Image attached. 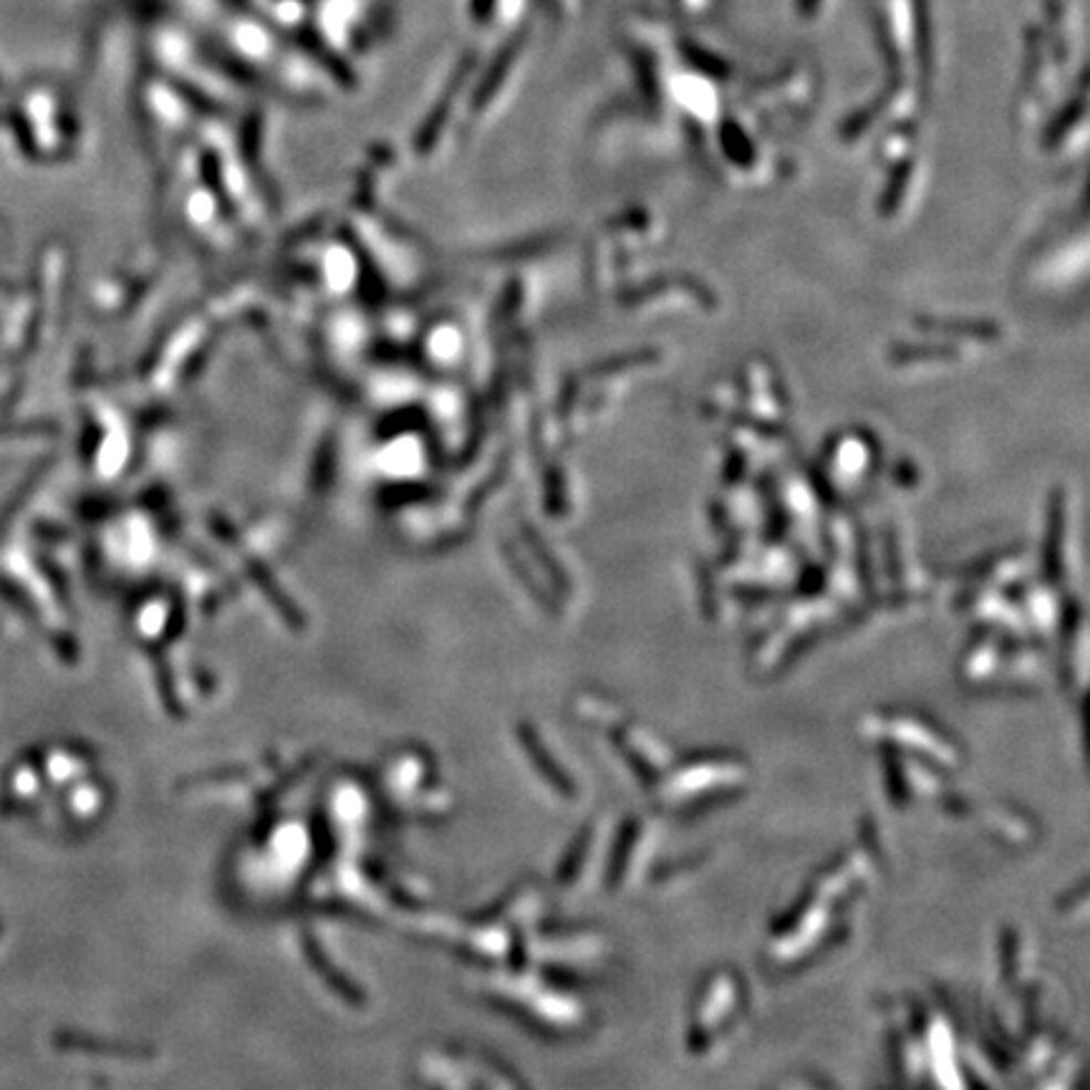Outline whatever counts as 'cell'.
Instances as JSON below:
<instances>
[{
    "label": "cell",
    "mask_w": 1090,
    "mask_h": 1090,
    "mask_svg": "<svg viewBox=\"0 0 1090 1090\" xmlns=\"http://www.w3.org/2000/svg\"><path fill=\"white\" fill-rule=\"evenodd\" d=\"M835 926V904L818 896L813 889L796 906V912L782 918L768 944V957L778 967H792L823 947Z\"/></svg>",
    "instance_id": "3957f363"
},
{
    "label": "cell",
    "mask_w": 1090,
    "mask_h": 1090,
    "mask_svg": "<svg viewBox=\"0 0 1090 1090\" xmlns=\"http://www.w3.org/2000/svg\"><path fill=\"white\" fill-rule=\"evenodd\" d=\"M648 849V831L646 823L639 821V818H629L624 823V831H621L614 855H611V873L609 881L611 886L624 884V879H632V873L636 871V861L646 855Z\"/></svg>",
    "instance_id": "52a82bcc"
},
{
    "label": "cell",
    "mask_w": 1090,
    "mask_h": 1090,
    "mask_svg": "<svg viewBox=\"0 0 1090 1090\" xmlns=\"http://www.w3.org/2000/svg\"><path fill=\"white\" fill-rule=\"evenodd\" d=\"M745 1005L743 979L733 969H719L712 975L695 1003L689 1020V1048L697 1052L709 1050L725 1027L735 1022Z\"/></svg>",
    "instance_id": "277c9868"
},
{
    "label": "cell",
    "mask_w": 1090,
    "mask_h": 1090,
    "mask_svg": "<svg viewBox=\"0 0 1090 1090\" xmlns=\"http://www.w3.org/2000/svg\"><path fill=\"white\" fill-rule=\"evenodd\" d=\"M861 733L886 745L889 750L912 752L918 760L934 765L936 770H957L962 765L959 745L952 740L940 727L926 723L916 715L904 712H884V715H869L861 719Z\"/></svg>",
    "instance_id": "7a4b0ae2"
},
{
    "label": "cell",
    "mask_w": 1090,
    "mask_h": 1090,
    "mask_svg": "<svg viewBox=\"0 0 1090 1090\" xmlns=\"http://www.w3.org/2000/svg\"><path fill=\"white\" fill-rule=\"evenodd\" d=\"M747 782V765L735 755H699L656 780V796L666 808H692L727 798Z\"/></svg>",
    "instance_id": "6da1fadb"
},
{
    "label": "cell",
    "mask_w": 1090,
    "mask_h": 1090,
    "mask_svg": "<svg viewBox=\"0 0 1090 1090\" xmlns=\"http://www.w3.org/2000/svg\"><path fill=\"white\" fill-rule=\"evenodd\" d=\"M982 823H985L987 831L993 833L997 841L1010 845H1027L1032 843L1035 838V823L1030 818L1005 806L987 808L985 813H982Z\"/></svg>",
    "instance_id": "ba28073f"
},
{
    "label": "cell",
    "mask_w": 1090,
    "mask_h": 1090,
    "mask_svg": "<svg viewBox=\"0 0 1090 1090\" xmlns=\"http://www.w3.org/2000/svg\"><path fill=\"white\" fill-rule=\"evenodd\" d=\"M1005 654H1007V636L997 632L979 636L962 656L959 677L967 682L969 687H985V684L997 682Z\"/></svg>",
    "instance_id": "8992f818"
},
{
    "label": "cell",
    "mask_w": 1090,
    "mask_h": 1090,
    "mask_svg": "<svg viewBox=\"0 0 1090 1090\" xmlns=\"http://www.w3.org/2000/svg\"><path fill=\"white\" fill-rule=\"evenodd\" d=\"M522 740H526V747H528L530 758L536 760L538 770L543 772L546 778L553 782L556 790H561L563 796H573V792H575V782L561 768H558V762L551 758V755L546 752V747H540V743L536 740V735L530 733V729H526V733H522Z\"/></svg>",
    "instance_id": "8fae6325"
},
{
    "label": "cell",
    "mask_w": 1090,
    "mask_h": 1090,
    "mask_svg": "<svg viewBox=\"0 0 1090 1090\" xmlns=\"http://www.w3.org/2000/svg\"><path fill=\"white\" fill-rule=\"evenodd\" d=\"M999 964H1003V977L1007 985H1020L1025 979L1030 949H1027V942L1017 930H1005L1003 944H999Z\"/></svg>",
    "instance_id": "9c48e42d"
},
{
    "label": "cell",
    "mask_w": 1090,
    "mask_h": 1090,
    "mask_svg": "<svg viewBox=\"0 0 1090 1090\" xmlns=\"http://www.w3.org/2000/svg\"><path fill=\"white\" fill-rule=\"evenodd\" d=\"M614 743L626 762L632 765V770L646 782H656L672 768V755L666 745L644 727L621 723L614 733Z\"/></svg>",
    "instance_id": "5b68a950"
},
{
    "label": "cell",
    "mask_w": 1090,
    "mask_h": 1090,
    "mask_svg": "<svg viewBox=\"0 0 1090 1090\" xmlns=\"http://www.w3.org/2000/svg\"><path fill=\"white\" fill-rule=\"evenodd\" d=\"M1086 626L1083 621H1078L1073 629H1068V646L1066 656H1062V669H1066V682L1070 684V689H1076L1078 695L1083 692L1086 684Z\"/></svg>",
    "instance_id": "30bf717a"
},
{
    "label": "cell",
    "mask_w": 1090,
    "mask_h": 1090,
    "mask_svg": "<svg viewBox=\"0 0 1090 1090\" xmlns=\"http://www.w3.org/2000/svg\"><path fill=\"white\" fill-rule=\"evenodd\" d=\"M591 845H593V828H589V831L579 838V843L573 845V853L563 861V869H561L563 881H573L575 876H579L583 863L589 861V855H591Z\"/></svg>",
    "instance_id": "7c38bea8"
}]
</instances>
